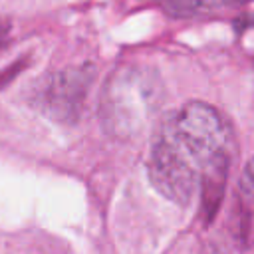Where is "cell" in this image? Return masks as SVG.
Masks as SVG:
<instances>
[{
	"instance_id": "cell-7",
	"label": "cell",
	"mask_w": 254,
	"mask_h": 254,
	"mask_svg": "<svg viewBox=\"0 0 254 254\" xmlns=\"http://www.w3.org/2000/svg\"><path fill=\"white\" fill-rule=\"evenodd\" d=\"M22 67H24V62H18V64H12V65L4 67V69L0 71V89H4V85H8V83L20 73Z\"/></svg>"
},
{
	"instance_id": "cell-4",
	"label": "cell",
	"mask_w": 254,
	"mask_h": 254,
	"mask_svg": "<svg viewBox=\"0 0 254 254\" xmlns=\"http://www.w3.org/2000/svg\"><path fill=\"white\" fill-rule=\"evenodd\" d=\"M93 81L91 65L65 67L42 81L34 103L54 121L71 125L79 119L83 101Z\"/></svg>"
},
{
	"instance_id": "cell-1",
	"label": "cell",
	"mask_w": 254,
	"mask_h": 254,
	"mask_svg": "<svg viewBox=\"0 0 254 254\" xmlns=\"http://www.w3.org/2000/svg\"><path fill=\"white\" fill-rule=\"evenodd\" d=\"M161 133L179 147L200 177L218 165H230L232 131L226 119L204 101L185 103L167 117Z\"/></svg>"
},
{
	"instance_id": "cell-5",
	"label": "cell",
	"mask_w": 254,
	"mask_h": 254,
	"mask_svg": "<svg viewBox=\"0 0 254 254\" xmlns=\"http://www.w3.org/2000/svg\"><path fill=\"white\" fill-rule=\"evenodd\" d=\"M165 12L171 16H192L208 6V0H159Z\"/></svg>"
},
{
	"instance_id": "cell-3",
	"label": "cell",
	"mask_w": 254,
	"mask_h": 254,
	"mask_svg": "<svg viewBox=\"0 0 254 254\" xmlns=\"http://www.w3.org/2000/svg\"><path fill=\"white\" fill-rule=\"evenodd\" d=\"M147 171L153 187L177 204H189L200 189V173L165 133H159L151 147Z\"/></svg>"
},
{
	"instance_id": "cell-6",
	"label": "cell",
	"mask_w": 254,
	"mask_h": 254,
	"mask_svg": "<svg viewBox=\"0 0 254 254\" xmlns=\"http://www.w3.org/2000/svg\"><path fill=\"white\" fill-rule=\"evenodd\" d=\"M240 189L246 194V198L250 202H254V155L250 157V161L246 163L244 171H242V179H240Z\"/></svg>"
},
{
	"instance_id": "cell-8",
	"label": "cell",
	"mask_w": 254,
	"mask_h": 254,
	"mask_svg": "<svg viewBox=\"0 0 254 254\" xmlns=\"http://www.w3.org/2000/svg\"><path fill=\"white\" fill-rule=\"evenodd\" d=\"M10 28H12L10 22L0 18V52H4L6 46L10 44Z\"/></svg>"
},
{
	"instance_id": "cell-2",
	"label": "cell",
	"mask_w": 254,
	"mask_h": 254,
	"mask_svg": "<svg viewBox=\"0 0 254 254\" xmlns=\"http://www.w3.org/2000/svg\"><path fill=\"white\" fill-rule=\"evenodd\" d=\"M149 91L151 87H147L145 75L135 67H125L115 73L103 93V121L107 129L121 137L135 135V129L151 105Z\"/></svg>"
}]
</instances>
